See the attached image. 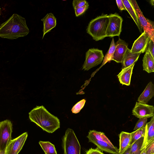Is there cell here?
<instances>
[{
  "label": "cell",
  "mask_w": 154,
  "mask_h": 154,
  "mask_svg": "<svg viewBox=\"0 0 154 154\" xmlns=\"http://www.w3.org/2000/svg\"><path fill=\"white\" fill-rule=\"evenodd\" d=\"M29 32L25 19L17 14L0 25V37L2 38L16 39L27 35Z\"/></svg>",
  "instance_id": "1"
},
{
  "label": "cell",
  "mask_w": 154,
  "mask_h": 154,
  "mask_svg": "<svg viewBox=\"0 0 154 154\" xmlns=\"http://www.w3.org/2000/svg\"><path fill=\"white\" fill-rule=\"evenodd\" d=\"M29 118L44 131L53 133L60 128L58 118L50 113L43 106H37L29 113Z\"/></svg>",
  "instance_id": "2"
},
{
  "label": "cell",
  "mask_w": 154,
  "mask_h": 154,
  "mask_svg": "<svg viewBox=\"0 0 154 154\" xmlns=\"http://www.w3.org/2000/svg\"><path fill=\"white\" fill-rule=\"evenodd\" d=\"M109 21V15L107 14H102L92 19L88 26L87 33L96 41L103 39L106 37V32Z\"/></svg>",
  "instance_id": "3"
},
{
  "label": "cell",
  "mask_w": 154,
  "mask_h": 154,
  "mask_svg": "<svg viewBox=\"0 0 154 154\" xmlns=\"http://www.w3.org/2000/svg\"><path fill=\"white\" fill-rule=\"evenodd\" d=\"M64 154H80L81 146L72 129L68 128L62 138Z\"/></svg>",
  "instance_id": "4"
},
{
  "label": "cell",
  "mask_w": 154,
  "mask_h": 154,
  "mask_svg": "<svg viewBox=\"0 0 154 154\" xmlns=\"http://www.w3.org/2000/svg\"><path fill=\"white\" fill-rule=\"evenodd\" d=\"M104 56L102 50L97 48L89 49L86 53L85 59L82 69L87 71L100 64Z\"/></svg>",
  "instance_id": "5"
},
{
  "label": "cell",
  "mask_w": 154,
  "mask_h": 154,
  "mask_svg": "<svg viewBox=\"0 0 154 154\" xmlns=\"http://www.w3.org/2000/svg\"><path fill=\"white\" fill-rule=\"evenodd\" d=\"M138 16L141 27L149 38L154 42V25L153 22L145 17L135 0H130Z\"/></svg>",
  "instance_id": "6"
},
{
  "label": "cell",
  "mask_w": 154,
  "mask_h": 154,
  "mask_svg": "<svg viewBox=\"0 0 154 154\" xmlns=\"http://www.w3.org/2000/svg\"><path fill=\"white\" fill-rule=\"evenodd\" d=\"M12 124L6 119L0 122V152L4 151L11 139Z\"/></svg>",
  "instance_id": "7"
},
{
  "label": "cell",
  "mask_w": 154,
  "mask_h": 154,
  "mask_svg": "<svg viewBox=\"0 0 154 154\" xmlns=\"http://www.w3.org/2000/svg\"><path fill=\"white\" fill-rule=\"evenodd\" d=\"M109 15V21L106 32V37L119 36L122 31V18L117 13Z\"/></svg>",
  "instance_id": "8"
},
{
  "label": "cell",
  "mask_w": 154,
  "mask_h": 154,
  "mask_svg": "<svg viewBox=\"0 0 154 154\" xmlns=\"http://www.w3.org/2000/svg\"><path fill=\"white\" fill-rule=\"evenodd\" d=\"M28 137L27 132L11 140L5 150L4 154H18L23 147Z\"/></svg>",
  "instance_id": "9"
},
{
  "label": "cell",
  "mask_w": 154,
  "mask_h": 154,
  "mask_svg": "<svg viewBox=\"0 0 154 154\" xmlns=\"http://www.w3.org/2000/svg\"><path fill=\"white\" fill-rule=\"evenodd\" d=\"M154 107L146 103L136 102L132 109V115L141 119L152 117L154 115Z\"/></svg>",
  "instance_id": "10"
},
{
  "label": "cell",
  "mask_w": 154,
  "mask_h": 154,
  "mask_svg": "<svg viewBox=\"0 0 154 154\" xmlns=\"http://www.w3.org/2000/svg\"><path fill=\"white\" fill-rule=\"evenodd\" d=\"M150 38L145 31L142 32L133 44L131 52L134 53H141L145 52Z\"/></svg>",
  "instance_id": "11"
},
{
  "label": "cell",
  "mask_w": 154,
  "mask_h": 154,
  "mask_svg": "<svg viewBox=\"0 0 154 154\" xmlns=\"http://www.w3.org/2000/svg\"><path fill=\"white\" fill-rule=\"evenodd\" d=\"M115 49L112 60L117 63H122L128 48V44L124 40L119 38L115 43Z\"/></svg>",
  "instance_id": "12"
},
{
  "label": "cell",
  "mask_w": 154,
  "mask_h": 154,
  "mask_svg": "<svg viewBox=\"0 0 154 154\" xmlns=\"http://www.w3.org/2000/svg\"><path fill=\"white\" fill-rule=\"evenodd\" d=\"M154 140V116L151 117L150 121L146 124V131L141 150L146 148Z\"/></svg>",
  "instance_id": "13"
},
{
  "label": "cell",
  "mask_w": 154,
  "mask_h": 154,
  "mask_svg": "<svg viewBox=\"0 0 154 154\" xmlns=\"http://www.w3.org/2000/svg\"><path fill=\"white\" fill-rule=\"evenodd\" d=\"M135 64L134 63L128 67L122 68L121 71L117 75L120 83L122 85L127 86L130 85L131 78Z\"/></svg>",
  "instance_id": "14"
},
{
  "label": "cell",
  "mask_w": 154,
  "mask_h": 154,
  "mask_svg": "<svg viewBox=\"0 0 154 154\" xmlns=\"http://www.w3.org/2000/svg\"><path fill=\"white\" fill-rule=\"evenodd\" d=\"M41 20L43 23V38L45 35L54 28L56 25V19L52 13L47 14Z\"/></svg>",
  "instance_id": "15"
},
{
  "label": "cell",
  "mask_w": 154,
  "mask_h": 154,
  "mask_svg": "<svg viewBox=\"0 0 154 154\" xmlns=\"http://www.w3.org/2000/svg\"><path fill=\"white\" fill-rule=\"evenodd\" d=\"M154 96V85L149 82L138 98L139 102L146 103Z\"/></svg>",
  "instance_id": "16"
},
{
  "label": "cell",
  "mask_w": 154,
  "mask_h": 154,
  "mask_svg": "<svg viewBox=\"0 0 154 154\" xmlns=\"http://www.w3.org/2000/svg\"><path fill=\"white\" fill-rule=\"evenodd\" d=\"M89 142L94 143L102 151L112 154L119 153V149L114 146H110L106 142L95 140H89Z\"/></svg>",
  "instance_id": "17"
},
{
  "label": "cell",
  "mask_w": 154,
  "mask_h": 154,
  "mask_svg": "<svg viewBox=\"0 0 154 154\" xmlns=\"http://www.w3.org/2000/svg\"><path fill=\"white\" fill-rule=\"evenodd\" d=\"M119 153L122 154L130 146L131 138V133L122 131L119 135Z\"/></svg>",
  "instance_id": "18"
},
{
  "label": "cell",
  "mask_w": 154,
  "mask_h": 154,
  "mask_svg": "<svg viewBox=\"0 0 154 154\" xmlns=\"http://www.w3.org/2000/svg\"><path fill=\"white\" fill-rule=\"evenodd\" d=\"M140 53H134L131 52L128 48L123 59L122 64V67L126 68L132 65L137 60Z\"/></svg>",
  "instance_id": "19"
},
{
  "label": "cell",
  "mask_w": 154,
  "mask_h": 154,
  "mask_svg": "<svg viewBox=\"0 0 154 154\" xmlns=\"http://www.w3.org/2000/svg\"><path fill=\"white\" fill-rule=\"evenodd\" d=\"M126 10L128 12L137 25L140 32L142 33V29L140 25L136 12L130 0H122Z\"/></svg>",
  "instance_id": "20"
},
{
  "label": "cell",
  "mask_w": 154,
  "mask_h": 154,
  "mask_svg": "<svg viewBox=\"0 0 154 154\" xmlns=\"http://www.w3.org/2000/svg\"><path fill=\"white\" fill-rule=\"evenodd\" d=\"M87 137L89 140H95L103 141L106 142L112 146H114L103 132L97 131L94 130H90Z\"/></svg>",
  "instance_id": "21"
},
{
  "label": "cell",
  "mask_w": 154,
  "mask_h": 154,
  "mask_svg": "<svg viewBox=\"0 0 154 154\" xmlns=\"http://www.w3.org/2000/svg\"><path fill=\"white\" fill-rule=\"evenodd\" d=\"M143 70L148 73L154 72V58L147 53H145L143 59Z\"/></svg>",
  "instance_id": "22"
},
{
  "label": "cell",
  "mask_w": 154,
  "mask_h": 154,
  "mask_svg": "<svg viewBox=\"0 0 154 154\" xmlns=\"http://www.w3.org/2000/svg\"><path fill=\"white\" fill-rule=\"evenodd\" d=\"M39 143L45 154H57L54 145L50 142L40 141Z\"/></svg>",
  "instance_id": "23"
},
{
  "label": "cell",
  "mask_w": 154,
  "mask_h": 154,
  "mask_svg": "<svg viewBox=\"0 0 154 154\" xmlns=\"http://www.w3.org/2000/svg\"><path fill=\"white\" fill-rule=\"evenodd\" d=\"M144 137H142L136 141L130 146V154H140L142 150L141 149L143 145Z\"/></svg>",
  "instance_id": "24"
},
{
  "label": "cell",
  "mask_w": 154,
  "mask_h": 154,
  "mask_svg": "<svg viewBox=\"0 0 154 154\" xmlns=\"http://www.w3.org/2000/svg\"><path fill=\"white\" fill-rule=\"evenodd\" d=\"M146 128V125L140 129L131 133V138L130 146H131L140 137H144Z\"/></svg>",
  "instance_id": "25"
},
{
  "label": "cell",
  "mask_w": 154,
  "mask_h": 154,
  "mask_svg": "<svg viewBox=\"0 0 154 154\" xmlns=\"http://www.w3.org/2000/svg\"><path fill=\"white\" fill-rule=\"evenodd\" d=\"M85 102L86 100L83 99L78 102L72 107L71 110L72 112L75 114L79 112L84 107Z\"/></svg>",
  "instance_id": "26"
},
{
  "label": "cell",
  "mask_w": 154,
  "mask_h": 154,
  "mask_svg": "<svg viewBox=\"0 0 154 154\" xmlns=\"http://www.w3.org/2000/svg\"><path fill=\"white\" fill-rule=\"evenodd\" d=\"M145 52L149 54L154 58V42L151 39L148 43Z\"/></svg>",
  "instance_id": "27"
},
{
  "label": "cell",
  "mask_w": 154,
  "mask_h": 154,
  "mask_svg": "<svg viewBox=\"0 0 154 154\" xmlns=\"http://www.w3.org/2000/svg\"><path fill=\"white\" fill-rule=\"evenodd\" d=\"M88 3L85 0H74L72 2V5L75 9L84 6Z\"/></svg>",
  "instance_id": "28"
},
{
  "label": "cell",
  "mask_w": 154,
  "mask_h": 154,
  "mask_svg": "<svg viewBox=\"0 0 154 154\" xmlns=\"http://www.w3.org/2000/svg\"><path fill=\"white\" fill-rule=\"evenodd\" d=\"M147 120V118H146L139 119L136 124L134 129V131H136L146 125Z\"/></svg>",
  "instance_id": "29"
},
{
  "label": "cell",
  "mask_w": 154,
  "mask_h": 154,
  "mask_svg": "<svg viewBox=\"0 0 154 154\" xmlns=\"http://www.w3.org/2000/svg\"><path fill=\"white\" fill-rule=\"evenodd\" d=\"M89 6V5L88 3L84 6L75 9V13L76 17L79 16L83 14L88 9Z\"/></svg>",
  "instance_id": "30"
},
{
  "label": "cell",
  "mask_w": 154,
  "mask_h": 154,
  "mask_svg": "<svg viewBox=\"0 0 154 154\" xmlns=\"http://www.w3.org/2000/svg\"><path fill=\"white\" fill-rule=\"evenodd\" d=\"M145 148L147 154H154V140H153Z\"/></svg>",
  "instance_id": "31"
},
{
  "label": "cell",
  "mask_w": 154,
  "mask_h": 154,
  "mask_svg": "<svg viewBox=\"0 0 154 154\" xmlns=\"http://www.w3.org/2000/svg\"><path fill=\"white\" fill-rule=\"evenodd\" d=\"M85 154H104L100 149L97 147L95 149L92 148L87 151Z\"/></svg>",
  "instance_id": "32"
},
{
  "label": "cell",
  "mask_w": 154,
  "mask_h": 154,
  "mask_svg": "<svg viewBox=\"0 0 154 154\" xmlns=\"http://www.w3.org/2000/svg\"><path fill=\"white\" fill-rule=\"evenodd\" d=\"M116 2L118 8L120 10H126L122 0H116Z\"/></svg>",
  "instance_id": "33"
},
{
  "label": "cell",
  "mask_w": 154,
  "mask_h": 154,
  "mask_svg": "<svg viewBox=\"0 0 154 154\" xmlns=\"http://www.w3.org/2000/svg\"><path fill=\"white\" fill-rule=\"evenodd\" d=\"M131 146L123 153L121 154H130V149ZM118 154H120L119 153Z\"/></svg>",
  "instance_id": "34"
},
{
  "label": "cell",
  "mask_w": 154,
  "mask_h": 154,
  "mask_svg": "<svg viewBox=\"0 0 154 154\" xmlns=\"http://www.w3.org/2000/svg\"><path fill=\"white\" fill-rule=\"evenodd\" d=\"M140 154H147L145 151V148H144L142 150V151Z\"/></svg>",
  "instance_id": "35"
},
{
  "label": "cell",
  "mask_w": 154,
  "mask_h": 154,
  "mask_svg": "<svg viewBox=\"0 0 154 154\" xmlns=\"http://www.w3.org/2000/svg\"><path fill=\"white\" fill-rule=\"evenodd\" d=\"M154 1L153 0H151L150 1V3L153 6L154 5Z\"/></svg>",
  "instance_id": "36"
},
{
  "label": "cell",
  "mask_w": 154,
  "mask_h": 154,
  "mask_svg": "<svg viewBox=\"0 0 154 154\" xmlns=\"http://www.w3.org/2000/svg\"><path fill=\"white\" fill-rule=\"evenodd\" d=\"M5 150L0 152V154H4Z\"/></svg>",
  "instance_id": "37"
},
{
  "label": "cell",
  "mask_w": 154,
  "mask_h": 154,
  "mask_svg": "<svg viewBox=\"0 0 154 154\" xmlns=\"http://www.w3.org/2000/svg\"><path fill=\"white\" fill-rule=\"evenodd\" d=\"M1 8L0 7V15H1Z\"/></svg>",
  "instance_id": "38"
}]
</instances>
